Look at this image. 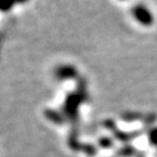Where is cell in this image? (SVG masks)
Returning <instances> with one entry per match:
<instances>
[{
    "label": "cell",
    "mask_w": 157,
    "mask_h": 157,
    "mask_svg": "<svg viewBox=\"0 0 157 157\" xmlns=\"http://www.w3.org/2000/svg\"><path fill=\"white\" fill-rule=\"evenodd\" d=\"M132 14H133L135 21L142 25V26H144V27H149L154 23V14L144 5L135 6L132 10Z\"/></svg>",
    "instance_id": "1"
},
{
    "label": "cell",
    "mask_w": 157,
    "mask_h": 157,
    "mask_svg": "<svg viewBox=\"0 0 157 157\" xmlns=\"http://www.w3.org/2000/svg\"><path fill=\"white\" fill-rule=\"evenodd\" d=\"M26 0H0V10L2 12H7L10 8L14 7L17 4L25 2Z\"/></svg>",
    "instance_id": "2"
}]
</instances>
